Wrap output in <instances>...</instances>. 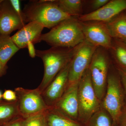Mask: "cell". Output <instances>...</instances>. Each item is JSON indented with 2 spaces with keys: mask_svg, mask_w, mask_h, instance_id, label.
<instances>
[{
  "mask_svg": "<svg viewBox=\"0 0 126 126\" xmlns=\"http://www.w3.org/2000/svg\"><path fill=\"white\" fill-rule=\"evenodd\" d=\"M7 66L4 65L0 61V77H2L5 73L7 69Z\"/></svg>",
  "mask_w": 126,
  "mask_h": 126,
  "instance_id": "obj_30",
  "label": "cell"
},
{
  "mask_svg": "<svg viewBox=\"0 0 126 126\" xmlns=\"http://www.w3.org/2000/svg\"><path fill=\"white\" fill-rule=\"evenodd\" d=\"M106 92L103 102L104 109L115 123L120 121L123 112L124 94L119 75L114 73L108 74Z\"/></svg>",
  "mask_w": 126,
  "mask_h": 126,
  "instance_id": "obj_5",
  "label": "cell"
},
{
  "mask_svg": "<svg viewBox=\"0 0 126 126\" xmlns=\"http://www.w3.org/2000/svg\"><path fill=\"white\" fill-rule=\"evenodd\" d=\"M44 28L38 22H29L11 36V38L20 49L26 48L29 43L34 45L41 41V37Z\"/></svg>",
  "mask_w": 126,
  "mask_h": 126,
  "instance_id": "obj_14",
  "label": "cell"
},
{
  "mask_svg": "<svg viewBox=\"0 0 126 126\" xmlns=\"http://www.w3.org/2000/svg\"><path fill=\"white\" fill-rule=\"evenodd\" d=\"M2 98V94L1 91L0 90V101H1V99Z\"/></svg>",
  "mask_w": 126,
  "mask_h": 126,
  "instance_id": "obj_31",
  "label": "cell"
},
{
  "mask_svg": "<svg viewBox=\"0 0 126 126\" xmlns=\"http://www.w3.org/2000/svg\"><path fill=\"white\" fill-rule=\"evenodd\" d=\"M77 46L73 48L51 47L45 50L35 49V56L42 59L44 68L43 79L37 88L41 93L59 72L71 61Z\"/></svg>",
  "mask_w": 126,
  "mask_h": 126,
  "instance_id": "obj_3",
  "label": "cell"
},
{
  "mask_svg": "<svg viewBox=\"0 0 126 126\" xmlns=\"http://www.w3.org/2000/svg\"><path fill=\"white\" fill-rule=\"evenodd\" d=\"M23 12L26 23L37 22L48 29L73 16L63 11L53 0L33 1L25 6Z\"/></svg>",
  "mask_w": 126,
  "mask_h": 126,
  "instance_id": "obj_2",
  "label": "cell"
},
{
  "mask_svg": "<svg viewBox=\"0 0 126 126\" xmlns=\"http://www.w3.org/2000/svg\"><path fill=\"white\" fill-rule=\"evenodd\" d=\"M112 119L104 109H99L89 121L88 126H113Z\"/></svg>",
  "mask_w": 126,
  "mask_h": 126,
  "instance_id": "obj_21",
  "label": "cell"
},
{
  "mask_svg": "<svg viewBox=\"0 0 126 126\" xmlns=\"http://www.w3.org/2000/svg\"><path fill=\"white\" fill-rule=\"evenodd\" d=\"M40 40L52 47L73 48L82 43L85 39L80 21L76 16H71L59 23L49 32L42 34Z\"/></svg>",
  "mask_w": 126,
  "mask_h": 126,
  "instance_id": "obj_1",
  "label": "cell"
},
{
  "mask_svg": "<svg viewBox=\"0 0 126 126\" xmlns=\"http://www.w3.org/2000/svg\"><path fill=\"white\" fill-rule=\"evenodd\" d=\"M85 40L97 47L111 49L112 46V38L106 23L98 21L81 22Z\"/></svg>",
  "mask_w": 126,
  "mask_h": 126,
  "instance_id": "obj_9",
  "label": "cell"
},
{
  "mask_svg": "<svg viewBox=\"0 0 126 126\" xmlns=\"http://www.w3.org/2000/svg\"><path fill=\"white\" fill-rule=\"evenodd\" d=\"M19 116H21L18 100L13 102L0 101V126Z\"/></svg>",
  "mask_w": 126,
  "mask_h": 126,
  "instance_id": "obj_18",
  "label": "cell"
},
{
  "mask_svg": "<svg viewBox=\"0 0 126 126\" xmlns=\"http://www.w3.org/2000/svg\"><path fill=\"white\" fill-rule=\"evenodd\" d=\"M25 119L23 117H18L1 126H23Z\"/></svg>",
  "mask_w": 126,
  "mask_h": 126,
  "instance_id": "obj_24",
  "label": "cell"
},
{
  "mask_svg": "<svg viewBox=\"0 0 126 126\" xmlns=\"http://www.w3.org/2000/svg\"><path fill=\"white\" fill-rule=\"evenodd\" d=\"M118 70L121 80L124 87L126 96V70L122 69L120 68H119Z\"/></svg>",
  "mask_w": 126,
  "mask_h": 126,
  "instance_id": "obj_27",
  "label": "cell"
},
{
  "mask_svg": "<svg viewBox=\"0 0 126 126\" xmlns=\"http://www.w3.org/2000/svg\"><path fill=\"white\" fill-rule=\"evenodd\" d=\"M9 1L16 13L26 23L23 11L21 9L20 1L18 0H10Z\"/></svg>",
  "mask_w": 126,
  "mask_h": 126,
  "instance_id": "obj_25",
  "label": "cell"
},
{
  "mask_svg": "<svg viewBox=\"0 0 126 126\" xmlns=\"http://www.w3.org/2000/svg\"><path fill=\"white\" fill-rule=\"evenodd\" d=\"M114 39L111 49L119 68L126 70V45L121 41Z\"/></svg>",
  "mask_w": 126,
  "mask_h": 126,
  "instance_id": "obj_20",
  "label": "cell"
},
{
  "mask_svg": "<svg viewBox=\"0 0 126 126\" xmlns=\"http://www.w3.org/2000/svg\"><path fill=\"white\" fill-rule=\"evenodd\" d=\"M27 47L29 48L30 56L32 58H33L35 56V49L34 48L33 44L31 43H29Z\"/></svg>",
  "mask_w": 126,
  "mask_h": 126,
  "instance_id": "obj_29",
  "label": "cell"
},
{
  "mask_svg": "<svg viewBox=\"0 0 126 126\" xmlns=\"http://www.w3.org/2000/svg\"><path fill=\"white\" fill-rule=\"evenodd\" d=\"M108 67V54L106 49L98 47L93 55L89 69L94 88L101 102L106 93Z\"/></svg>",
  "mask_w": 126,
  "mask_h": 126,
  "instance_id": "obj_6",
  "label": "cell"
},
{
  "mask_svg": "<svg viewBox=\"0 0 126 126\" xmlns=\"http://www.w3.org/2000/svg\"><path fill=\"white\" fill-rule=\"evenodd\" d=\"M45 111L25 118L23 126H47Z\"/></svg>",
  "mask_w": 126,
  "mask_h": 126,
  "instance_id": "obj_22",
  "label": "cell"
},
{
  "mask_svg": "<svg viewBox=\"0 0 126 126\" xmlns=\"http://www.w3.org/2000/svg\"><path fill=\"white\" fill-rule=\"evenodd\" d=\"M2 98L7 102L16 101L18 100L16 93L13 90L7 89L2 94Z\"/></svg>",
  "mask_w": 126,
  "mask_h": 126,
  "instance_id": "obj_23",
  "label": "cell"
},
{
  "mask_svg": "<svg viewBox=\"0 0 126 126\" xmlns=\"http://www.w3.org/2000/svg\"><path fill=\"white\" fill-rule=\"evenodd\" d=\"M120 121L122 126H126V108L123 110Z\"/></svg>",
  "mask_w": 126,
  "mask_h": 126,
  "instance_id": "obj_28",
  "label": "cell"
},
{
  "mask_svg": "<svg viewBox=\"0 0 126 126\" xmlns=\"http://www.w3.org/2000/svg\"><path fill=\"white\" fill-rule=\"evenodd\" d=\"M106 24L112 39L126 40V19L123 13Z\"/></svg>",
  "mask_w": 126,
  "mask_h": 126,
  "instance_id": "obj_17",
  "label": "cell"
},
{
  "mask_svg": "<svg viewBox=\"0 0 126 126\" xmlns=\"http://www.w3.org/2000/svg\"><path fill=\"white\" fill-rule=\"evenodd\" d=\"M18 98L19 110L24 118L45 111L49 107L46 104L42 93L36 88L29 89L22 87L15 89Z\"/></svg>",
  "mask_w": 126,
  "mask_h": 126,
  "instance_id": "obj_8",
  "label": "cell"
},
{
  "mask_svg": "<svg viewBox=\"0 0 126 126\" xmlns=\"http://www.w3.org/2000/svg\"><path fill=\"white\" fill-rule=\"evenodd\" d=\"M126 10V0H109L106 5L92 12L78 16L81 22L98 21L108 23Z\"/></svg>",
  "mask_w": 126,
  "mask_h": 126,
  "instance_id": "obj_10",
  "label": "cell"
},
{
  "mask_svg": "<svg viewBox=\"0 0 126 126\" xmlns=\"http://www.w3.org/2000/svg\"><path fill=\"white\" fill-rule=\"evenodd\" d=\"M20 49L9 35L0 34V61L2 64H6Z\"/></svg>",
  "mask_w": 126,
  "mask_h": 126,
  "instance_id": "obj_16",
  "label": "cell"
},
{
  "mask_svg": "<svg viewBox=\"0 0 126 126\" xmlns=\"http://www.w3.org/2000/svg\"><path fill=\"white\" fill-rule=\"evenodd\" d=\"M78 98L79 118L83 122H88L100 109L101 102L94 88L89 68L79 82Z\"/></svg>",
  "mask_w": 126,
  "mask_h": 126,
  "instance_id": "obj_4",
  "label": "cell"
},
{
  "mask_svg": "<svg viewBox=\"0 0 126 126\" xmlns=\"http://www.w3.org/2000/svg\"><path fill=\"white\" fill-rule=\"evenodd\" d=\"M70 61L59 72L42 93L48 107H53L65 91L68 85Z\"/></svg>",
  "mask_w": 126,
  "mask_h": 126,
  "instance_id": "obj_12",
  "label": "cell"
},
{
  "mask_svg": "<svg viewBox=\"0 0 126 126\" xmlns=\"http://www.w3.org/2000/svg\"><path fill=\"white\" fill-rule=\"evenodd\" d=\"M56 3L60 7L66 14L71 16L81 15L83 1L81 0H59Z\"/></svg>",
  "mask_w": 126,
  "mask_h": 126,
  "instance_id": "obj_19",
  "label": "cell"
},
{
  "mask_svg": "<svg viewBox=\"0 0 126 126\" xmlns=\"http://www.w3.org/2000/svg\"><path fill=\"white\" fill-rule=\"evenodd\" d=\"M121 41V40H120ZM122 41L123 43L125 44V45H126V40H124V41Z\"/></svg>",
  "mask_w": 126,
  "mask_h": 126,
  "instance_id": "obj_33",
  "label": "cell"
},
{
  "mask_svg": "<svg viewBox=\"0 0 126 126\" xmlns=\"http://www.w3.org/2000/svg\"><path fill=\"white\" fill-rule=\"evenodd\" d=\"M109 1V0H94L92 1V6L96 10L102 7Z\"/></svg>",
  "mask_w": 126,
  "mask_h": 126,
  "instance_id": "obj_26",
  "label": "cell"
},
{
  "mask_svg": "<svg viewBox=\"0 0 126 126\" xmlns=\"http://www.w3.org/2000/svg\"><path fill=\"white\" fill-rule=\"evenodd\" d=\"M97 48L86 40L77 46L70 61L68 85L79 82L89 67L93 55Z\"/></svg>",
  "mask_w": 126,
  "mask_h": 126,
  "instance_id": "obj_7",
  "label": "cell"
},
{
  "mask_svg": "<svg viewBox=\"0 0 126 126\" xmlns=\"http://www.w3.org/2000/svg\"><path fill=\"white\" fill-rule=\"evenodd\" d=\"M79 83L67 85L61 97L52 107L74 120L79 117Z\"/></svg>",
  "mask_w": 126,
  "mask_h": 126,
  "instance_id": "obj_11",
  "label": "cell"
},
{
  "mask_svg": "<svg viewBox=\"0 0 126 126\" xmlns=\"http://www.w3.org/2000/svg\"><path fill=\"white\" fill-rule=\"evenodd\" d=\"M47 126H82L78 122L49 107L45 111Z\"/></svg>",
  "mask_w": 126,
  "mask_h": 126,
  "instance_id": "obj_15",
  "label": "cell"
},
{
  "mask_svg": "<svg viewBox=\"0 0 126 126\" xmlns=\"http://www.w3.org/2000/svg\"><path fill=\"white\" fill-rule=\"evenodd\" d=\"M25 22L16 13L9 1L2 0L0 3V34L9 35L20 30Z\"/></svg>",
  "mask_w": 126,
  "mask_h": 126,
  "instance_id": "obj_13",
  "label": "cell"
},
{
  "mask_svg": "<svg viewBox=\"0 0 126 126\" xmlns=\"http://www.w3.org/2000/svg\"><path fill=\"white\" fill-rule=\"evenodd\" d=\"M123 16H124V17H125L126 19V13H123Z\"/></svg>",
  "mask_w": 126,
  "mask_h": 126,
  "instance_id": "obj_32",
  "label": "cell"
}]
</instances>
